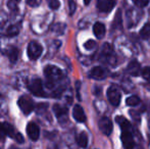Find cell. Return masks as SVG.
Returning <instances> with one entry per match:
<instances>
[{"label": "cell", "instance_id": "9c48e42d", "mask_svg": "<svg viewBox=\"0 0 150 149\" xmlns=\"http://www.w3.org/2000/svg\"><path fill=\"white\" fill-rule=\"evenodd\" d=\"M107 71L105 68H101V66H95V68H91V71L88 73V77L90 79H94L97 81H101V80H104L107 77Z\"/></svg>", "mask_w": 150, "mask_h": 149}, {"label": "cell", "instance_id": "ba28073f", "mask_svg": "<svg viewBox=\"0 0 150 149\" xmlns=\"http://www.w3.org/2000/svg\"><path fill=\"white\" fill-rule=\"evenodd\" d=\"M99 130L101 131V133L104 134L105 136H109L112 131V123H111L110 119L107 117H102L99 119L98 123Z\"/></svg>", "mask_w": 150, "mask_h": 149}, {"label": "cell", "instance_id": "5bb4252c", "mask_svg": "<svg viewBox=\"0 0 150 149\" xmlns=\"http://www.w3.org/2000/svg\"><path fill=\"white\" fill-rule=\"evenodd\" d=\"M73 117L78 123H85L86 121V114L83 107L79 104H76L73 108Z\"/></svg>", "mask_w": 150, "mask_h": 149}, {"label": "cell", "instance_id": "cb8c5ba5", "mask_svg": "<svg viewBox=\"0 0 150 149\" xmlns=\"http://www.w3.org/2000/svg\"><path fill=\"white\" fill-rule=\"evenodd\" d=\"M141 75H142V77L144 78L147 82H149L150 83V66H146V68H142V71H141Z\"/></svg>", "mask_w": 150, "mask_h": 149}, {"label": "cell", "instance_id": "f546056e", "mask_svg": "<svg viewBox=\"0 0 150 149\" xmlns=\"http://www.w3.org/2000/svg\"><path fill=\"white\" fill-rule=\"evenodd\" d=\"M90 2H91V0H84V4H85V5H89Z\"/></svg>", "mask_w": 150, "mask_h": 149}, {"label": "cell", "instance_id": "44dd1931", "mask_svg": "<svg viewBox=\"0 0 150 149\" xmlns=\"http://www.w3.org/2000/svg\"><path fill=\"white\" fill-rule=\"evenodd\" d=\"M20 33V27L18 26H10L6 31V35L8 37H14Z\"/></svg>", "mask_w": 150, "mask_h": 149}, {"label": "cell", "instance_id": "d6986e66", "mask_svg": "<svg viewBox=\"0 0 150 149\" xmlns=\"http://www.w3.org/2000/svg\"><path fill=\"white\" fill-rule=\"evenodd\" d=\"M140 36L143 39H148L150 37V23H147L143 26L140 31Z\"/></svg>", "mask_w": 150, "mask_h": 149}, {"label": "cell", "instance_id": "4316f807", "mask_svg": "<svg viewBox=\"0 0 150 149\" xmlns=\"http://www.w3.org/2000/svg\"><path fill=\"white\" fill-rule=\"evenodd\" d=\"M13 139L16 140L18 143H24L25 142V138H24V136L22 135V134L20 133V132H16V135H14V137H13Z\"/></svg>", "mask_w": 150, "mask_h": 149}, {"label": "cell", "instance_id": "7402d4cb", "mask_svg": "<svg viewBox=\"0 0 150 149\" xmlns=\"http://www.w3.org/2000/svg\"><path fill=\"white\" fill-rule=\"evenodd\" d=\"M47 3H48V6L53 10L58 9L60 6L59 0H47Z\"/></svg>", "mask_w": 150, "mask_h": 149}, {"label": "cell", "instance_id": "8fae6325", "mask_svg": "<svg viewBox=\"0 0 150 149\" xmlns=\"http://www.w3.org/2000/svg\"><path fill=\"white\" fill-rule=\"evenodd\" d=\"M16 133V131L14 130V128L12 127L10 124L0 123V138H1V139H4L6 136H8V137L13 139Z\"/></svg>", "mask_w": 150, "mask_h": 149}, {"label": "cell", "instance_id": "d4e9b609", "mask_svg": "<svg viewBox=\"0 0 150 149\" xmlns=\"http://www.w3.org/2000/svg\"><path fill=\"white\" fill-rule=\"evenodd\" d=\"M20 3V0H8L7 2V5H8V8L12 11L16 10L18 8V4Z\"/></svg>", "mask_w": 150, "mask_h": 149}, {"label": "cell", "instance_id": "2e32d148", "mask_svg": "<svg viewBox=\"0 0 150 149\" xmlns=\"http://www.w3.org/2000/svg\"><path fill=\"white\" fill-rule=\"evenodd\" d=\"M127 71L130 75L132 76H138L140 74V71H141V68H140V64H139L137 60H132V61L129 64L128 68H127Z\"/></svg>", "mask_w": 150, "mask_h": 149}, {"label": "cell", "instance_id": "6da1fadb", "mask_svg": "<svg viewBox=\"0 0 150 149\" xmlns=\"http://www.w3.org/2000/svg\"><path fill=\"white\" fill-rule=\"evenodd\" d=\"M115 121L122 129V142L125 149H133L135 146V141L132 135V127L130 121L122 115L115 117Z\"/></svg>", "mask_w": 150, "mask_h": 149}, {"label": "cell", "instance_id": "5b68a950", "mask_svg": "<svg viewBox=\"0 0 150 149\" xmlns=\"http://www.w3.org/2000/svg\"><path fill=\"white\" fill-rule=\"evenodd\" d=\"M43 47L37 41H31L27 48V53L31 60H37L41 56Z\"/></svg>", "mask_w": 150, "mask_h": 149}, {"label": "cell", "instance_id": "603a6c76", "mask_svg": "<svg viewBox=\"0 0 150 149\" xmlns=\"http://www.w3.org/2000/svg\"><path fill=\"white\" fill-rule=\"evenodd\" d=\"M132 1L135 5L138 6V7H140V8L146 7V6L149 4V0H132Z\"/></svg>", "mask_w": 150, "mask_h": 149}, {"label": "cell", "instance_id": "4fadbf2b", "mask_svg": "<svg viewBox=\"0 0 150 149\" xmlns=\"http://www.w3.org/2000/svg\"><path fill=\"white\" fill-rule=\"evenodd\" d=\"M27 134H28L29 138L33 141H37L40 137V129L38 125L34 121L28 124L27 126Z\"/></svg>", "mask_w": 150, "mask_h": 149}, {"label": "cell", "instance_id": "e0dca14e", "mask_svg": "<svg viewBox=\"0 0 150 149\" xmlns=\"http://www.w3.org/2000/svg\"><path fill=\"white\" fill-rule=\"evenodd\" d=\"M18 54H20V50H18V48L14 47V46H12V47H10L9 49H8L7 56L11 64H16V62L18 61Z\"/></svg>", "mask_w": 150, "mask_h": 149}, {"label": "cell", "instance_id": "52a82bcc", "mask_svg": "<svg viewBox=\"0 0 150 149\" xmlns=\"http://www.w3.org/2000/svg\"><path fill=\"white\" fill-rule=\"evenodd\" d=\"M106 95H107V99H108L109 103H110L111 105H113V106L120 105L122 95H120V92L117 86L111 85L110 87L107 89Z\"/></svg>", "mask_w": 150, "mask_h": 149}, {"label": "cell", "instance_id": "ffe728a7", "mask_svg": "<svg viewBox=\"0 0 150 149\" xmlns=\"http://www.w3.org/2000/svg\"><path fill=\"white\" fill-rule=\"evenodd\" d=\"M126 103L128 106H136L140 103V98L138 96H130L126 99Z\"/></svg>", "mask_w": 150, "mask_h": 149}, {"label": "cell", "instance_id": "3957f363", "mask_svg": "<svg viewBox=\"0 0 150 149\" xmlns=\"http://www.w3.org/2000/svg\"><path fill=\"white\" fill-rule=\"evenodd\" d=\"M99 59L100 61L105 62L107 64H113L115 60V55L113 52L112 46L109 43H104L101 49L100 55H99Z\"/></svg>", "mask_w": 150, "mask_h": 149}, {"label": "cell", "instance_id": "8992f818", "mask_svg": "<svg viewBox=\"0 0 150 149\" xmlns=\"http://www.w3.org/2000/svg\"><path fill=\"white\" fill-rule=\"evenodd\" d=\"M28 89L33 95L37 96V97H45V93H44L43 89V83L40 79L36 78V79L31 80V82L28 85Z\"/></svg>", "mask_w": 150, "mask_h": 149}, {"label": "cell", "instance_id": "ac0fdd59", "mask_svg": "<svg viewBox=\"0 0 150 149\" xmlns=\"http://www.w3.org/2000/svg\"><path fill=\"white\" fill-rule=\"evenodd\" d=\"M77 143L82 148H86L88 146V135L85 132L79 134V136L77 137Z\"/></svg>", "mask_w": 150, "mask_h": 149}, {"label": "cell", "instance_id": "9a60e30c", "mask_svg": "<svg viewBox=\"0 0 150 149\" xmlns=\"http://www.w3.org/2000/svg\"><path fill=\"white\" fill-rule=\"evenodd\" d=\"M105 32H106V29H105V26L100 22H97L94 24L93 26V33L98 39H101V38L104 37Z\"/></svg>", "mask_w": 150, "mask_h": 149}, {"label": "cell", "instance_id": "30bf717a", "mask_svg": "<svg viewBox=\"0 0 150 149\" xmlns=\"http://www.w3.org/2000/svg\"><path fill=\"white\" fill-rule=\"evenodd\" d=\"M117 4V0H97V8L99 11L108 13Z\"/></svg>", "mask_w": 150, "mask_h": 149}, {"label": "cell", "instance_id": "7c38bea8", "mask_svg": "<svg viewBox=\"0 0 150 149\" xmlns=\"http://www.w3.org/2000/svg\"><path fill=\"white\" fill-rule=\"evenodd\" d=\"M53 112L55 113L56 117H57L58 121L60 124H64L67 121V113L69 109L64 106H61L59 104H54L53 105Z\"/></svg>", "mask_w": 150, "mask_h": 149}, {"label": "cell", "instance_id": "277c9868", "mask_svg": "<svg viewBox=\"0 0 150 149\" xmlns=\"http://www.w3.org/2000/svg\"><path fill=\"white\" fill-rule=\"evenodd\" d=\"M18 105L21 108V110L23 113H25L26 115L30 114V113L35 109V104L34 101L31 99L29 96H21L18 100Z\"/></svg>", "mask_w": 150, "mask_h": 149}, {"label": "cell", "instance_id": "f1b7e54d", "mask_svg": "<svg viewBox=\"0 0 150 149\" xmlns=\"http://www.w3.org/2000/svg\"><path fill=\"white\" fill-rule=\"evenodd\" d=\"M27 3L32 7H36L41 3V0H27Z\"/></svg>", "mask_w": 150, "mask_h": 149}, {"label": "cell", "instance_id": "484cf974", "mask_svg": "<svg viewBox=\"0 0 150 149\" xmlns=\"http://www.w3.org/2000/svg\"><path fill=\"white\" fill-rule=\"evenodd\" d=\"M84 46H85V48L87 50H92L96 47V42H95L94 40H88Z\"/></svg>", "mask_w": 150, "mask_h": 149}, {"label": "cell", "instance_id": "7a4b0ae2", "mask_svg": "<svg viewBox=\"0 0 150 149\" xmlns=\"http://www.w3.org/2000/svg\"><path fill=\"white\" fill-rule=\"evenodd\" d=\"M44 74L46 77V87L53 88L56 81H59L63 78V73L61 70L54 66H47L44 68Z\"/></svg>", "mask_w": 150, "mask_h": 149}, {"label": "cell", "instance_id": "83f0119b", "mask_svg": "<svg viewBox=\"0 0 150 149\" xmlns=\"http://www.w3.org/2000/svg\"><path fill=\"white\" fill-rule=\"evenodd\" d=\"M69 14H74L76 11V2L74 0H69Z\"/></svg>", "mask_w": 150, "mask_h": 149}]
</instances>
